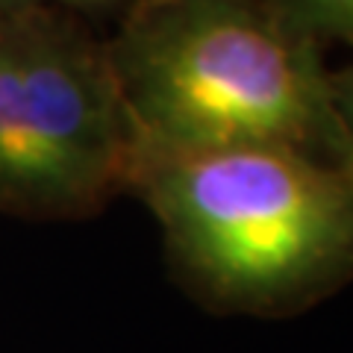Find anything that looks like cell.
Segmentation results:
<instances>
[{
    "label": "cell",
    "instance_id": "cell-1",
    "mask_svg": "<svg viewBox=\"0 0 353 353\" xmlns=\"http://www.w3.org/2000/svg\"><path fill=\"white\" fill-rule=\"evenodd\" d=\"M176 285L212 315L285 321L353 283V171L289 148L139 153Z\"/></svg>",
    "mask_w": 353,
    "mask_h": 353
},
{
    "label": "cell",
    "instance_id": "cell-2",
    "mask_svg": "<svg viewBox=\"0 0 353 353\" xmlns=\"http://www.w3.org/2000/svg\"><path fill=\"white\" fill-rule=\"evenodd\" d=\"M106 50L139 153L271 145L353 171L324 48L265 0H130Z\"/></svg>",
    "mask_w": 353,
    "mask_h": 353
},
{
    "label": "cell",
    "instance_id": "cell-3",
    "mask_svg": "<svg viewBox=\"0 0 353 353\" xmlns=\"http://www.w3.org/2000/svg\"><path fill=\"white\" fill-rule=\"evenodd\" d=\"M136 159L106 36L65 9H0V212L92 218L130 194Z\"/></svg>",
    "mask_w": 353,
    "mask_h": 353
},
{
    "label": "cell",
    "instance_id": "cell-4",
    "mask_svg": "<svg viewBox=\"0 0 353 353\" xmlns=\"http://www.w3.org/2000/svg\"><path fill=\"white\" fill-rule=\"evenodd\" d=\"M285 27L321 44L353 48V0H265Z\"/></svg>",
    "mask_w": 353,
    "mask_h": 353
},
{
    "label": "cell",
    "instance_id": "cell-5",
    "mask_svg": "<svg viewBox=\"0 0 353 353\" xmlns=\"http://www.w3.org/2000/svg\"><path fill=\"white\" fill-rule=\"evenodd\" d=\"M24 6L65 9V12H74L94 24V21H103V18L118 21L130 6V0H0V9H24Z\"/></svg>",
    "mask_w": 353,
    "mask_h": 353
},
{
    "label": "cell",
    "instance_id": "cell-6",
    "mask_svg": "<svg viewBox=\"0 0 353 353\" xmlns=\"http://www.w3.org/2000/svg\"><path fill=\"white\" fill-rule=\"evenodd\" d=\"M330 88H333V106L341 121V130H345L350 162H353V62H347L339 71H330Z\"/></svg>",
    "mask_w": 353,
    "mask_h": 353
}]
</instances>
